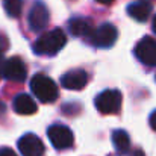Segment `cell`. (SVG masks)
I'll return each mask as SVG.
<instances>
[{
  "mask_svg": "<svg viewBox=\"0 0 156 156\" xmlns=\"http://www.w3.org/2000/svg\"><path fill=\"white\" fill-rule=\"evenodd\" d=\"M65 44H67L65 34L61 29H53L50 32H46L37 40L34 50L37 55H41V56H55L64 49Z\"/></svg>",
  "mask_w": 156,
  "mask_h": 156,
  "instance_id": "cell-1",
  "label": "cell"
},
{
  "mask_svg": "<svg viewBox=\"0 0 156 156\" xmlns=\"http://www.w3.org/2000/svg\"><path fill=\"white\" fill-rule=\"evenodd\" d=\"M30 90L34 93V96L41 102V103H53L58 96V85L53 82L52 79L46 74H35L30 80Z\"/></svg>",
  "mask_w": 156,
  "mask_h": 156,
  "instance_id": "cell-2",
  "label": "cell"
},
{
  "mask_svg": "<svg viewBox=\"0 0 156 156\" xmlns=\"http://www.w3.org/2000/svg\"><path fill=\"white\" fill-rule=\"evenodd\" d=\"M94 103L100 114H117L121 106V93L117 90H106L96 97Z\"/></svg>",
  "mask_w": 156,
  "mask_h": 156,
  "instance_id": "cell-3",
  "label": "cell"
},
{
  "mask_svg": "<svg viewBox=\"0 0 156 156\" xmlns=\"http://www.w3.org/2000/svg\"><path fill=\"white\" fill-rule=\"evenodd\" d=\"M47 136L56 150H65L73 146V132L64 124H52L47 129Z\"/></svg>",
  "mask_w": 156,
  "mask_h": 156,
  "instance_id": "cell-4",
  "label": "cell"
},
{
  "mask_svg": "<svg viewBox=\"0 0 156 156\" xmlns=\"http://www.w3.org/2000/svg\"><path fill=\"white\" fill-rule=\"evenodd\" d=\"M27 21H29L30 30L34 32H41L43 29H46V26L49 24V9L46 8V5L41 2L34 3V6L30 8Z\"/></svg>",
  "mask_w": 156,
  "mask_h": 156,
  "instance_id": "cell-5",
  "label": "cell"
},
{
  "mask_svg": "<svg viewBox=\"0 0 156 156\" xmlns=\"http://www.w3.org/2000/svg\"><path fill=\"white\" fill-rule=\"evenodd\" d=\"M3 77L12 82H23L27 76V68L26 64L20 58H9L3 64Z\"/></svg>",
  "mask_w": 156,
  "mask_h": 156,
  "instance_id": "cell-6",
  "label": "cell"
},
{
  "mask_svg": "<svg viewBox=\"0 0 156 156\" xmlns=\"http://www.w3.org/2000/svg\"><path fill=\"white\" fill-rule=\"evenodd\" d=\"M91 43L97 47H111L117 41V29L112 24H102L91 34Z\"/></svg>",
  "mask_w": 156,
  "mask_h": 156,
  "instance_id": "cell-7",
  "label": "cell"
},
{
  "mask_svg": "<svg viewBox=\"0 0 156 156\" xmlns=\"http://www.w3.org/2000/svg\"><path fill=\"white\" fill-rule=\"evenodd\" d=\"M18 150L23 156H43L44 144L37 135L26 133L18 140Z\"/></svg>",
  "mask_w": 156,
  "mask_h": 156,
  "instance_id": "cell-8",
  "label": "cell"
},
{
  "mask_svg": "<svg viewBox=\"0 0 156 156\" xmlns=\"http://www.w3.org/2000/svg\"><path fill=\"white\" fill-rule=\"evenodd\" d=\"M88 83V74L85 70L82 68H74L67 71L62 77H61V85L67 90H73V91H79L83 87H87Z\"/></svg>",
  "mask_w": 156,
  "mask_h": 156,
  "instance_id": "cell-9",
  "label": "cell"
},
{
  "mask_svg": "<svg viewBox=\"0 0 156 156\" xmlns=\"http://www.w3.org/2000/svg\"><path fill=\"white\" fill-rule=\"evenodd\" d=\"M136 58L146 65H156V41L153 38H143L135 47Z\"/></svg>",
  "mask_w": 156,
  "mask_h": 156,
  "instance_id": "cell-10",
  "label": "cell"
},
{
  "mask_svg": "<svg viewBox=\"0 0 156 156\" xmlns=\"http://www.w3.org/2000/svg\"><path fill=\"white\" fill-rule=\"evenodd\" d=\"M37 103L27 94H20L14 99V111L20 115H32L37 112Z\"/></svg>",
  "mask_w": 156,
  "mask_h": 156,
  "instance_id": "cell-11",
  "label": "cell"
},
{
  "mask_svg": "<svg viewBox=\"0 0 156 156\" xmlns=\"http://www.w3.org/2000/svg\"><path fill=\"white\" fill-rule=\"evenodd\" d=\"M127 14L136 21H146L152 14V6L147 2H135L127 6Z\"/></svg>",
  "mask_w": 156,
  "mask_h": 156,
  "instance_id": "cell-12",
  "label": "cell"
},
{
  "mask_svg": "<svg viewBox=\"0 0 156 156\" xmlns=\"http://www.w3.org/2000/svg\"><path fill=\"white\" fill-rule=\"evenodd\" d=\"M68 27H70V32L76 37H91L94 30L91 21L87 18H73L70 20Z\"/></svg>",
  "mask_w": 156,
  "mask_h": 156,
  "instance_id": "cell-13",
  "label": "cell"
},
{
  "mask_svg": "<svg viewBox=\"0 0 156 156\" xmlns=\"http://www.w3.org/2000/svg\"><path fill=\"white\" fill-rule=\"evenodd\" d=\"M112 144L115 147V150L120 153V155H124L129 147H130V140H129V135L126 130H114L112 132Z\"/></svg>",
  "mask_w": 156,
  "mask_h": 156,
  "instance_id": "cell-14",
  "label": "cell"
},
{
  "mask_svg": "<svg viewBox=\"0 0 156 156\" xmlns=\"http://www.w3.org/2000/svg\"><path fill=\"white\" fill-rule=\"evenodd\" d=\"M3 8L11 18H18L23 11V0H3Z\"/></svg>",
  "mask_w": 156,
  "mask_h": 156,
  "instance_id": "cell-15",
  "label": "cell"
},
{
  "mask_svg": "<svg viewBox=\"0 0 156 156\" xmlns=\"http://www.w3.org/2000/svg\"><path fill=\"white\" fill-rule=\"evenodd\" d=\"M0 156H17V155H15V152H14V150H11V149H6V147H5V149H2V150H0Z\"/></svg>",
  "mask_w": 156,
  "mask_h": 156,
  "instance_id": "cell-16",
  "label": "cell"
},
{
  "mask_svg": "<svg viewBox=\"0 0 156 156\" xmlns=\"http://www.w3.org/2000/svg\"><path fill=\"white\" fill-rule=\"evenodd\" d=\"M149 123H150V127L156 130V111L155 112H152V115H150V118H149Z\"/></svg>",
  "mask_w": 156,
  "mask_h": 156,
  "instance_id": "cell-17",
  "label": "cell"
},
{
  "mask_svg": "<svg viewBox=\"0 0 156 156\" xmlns=\"http://www.w3.org/2000/svg\"><path fill=\"white\" fill-rule=\"evenodd\" d=\"M3 43H5V40L0 38V61L3 59V53H5V44Z\"/></svg>",
  "mask_w": 156,
  "mask_h": 156,
  "instance_id": "cell-18",
  "label": "cell"
},
{
  "mask_svg": "<svg viewBox=\"0 0 156 156\" xmlns=\"http://www.w3.org/2000/svg\"><path fill=\"white\" fill-rule=\"evenodd\" d=\"M96 2H97V3H100V5H108V6L114 3V0H96Z\"/></svg>",
  "mask_w": 156,
  "mask_h": 156,
  "instance_id": "cell-19",
  "label": "cell"
},
{
  "mask_svg": "<svg viewBox=\"0 0 156 156\" xmlns=\"http://www.w3.org/2000/svg\"><path fill=\"white\" fill-rule=\"evenodd\" d=\"M5 111H6V106H5V105L0 102V117H2V115L5 114Z\"/></svg>",
  "mask_w": 156,
  "mask_h": 156,
  "instance_id": "cell-20",
  "label": "cell"
},
{
  "mask_svg": "<svg viewBox=\"0 0 156 156\" xmlns=\"http://www.w3.org/2000/svg\"><path fill=\"white\" fill-rule=\"evenodd\" d=\"M132 156H146V155H144V152H143V150H135Z\"/></svg>",
  "mask_w": 156,
  "mask_h": 156,
  "instance_id": "cell-21",
  "label": "cell"
},
{
  "mask_svg": "<svg viewBox=\"0 0 156 156\" xmlns=\"http://www.w3.org/2000/svg\"><path fill=\"white\" fill-rule=\"evenodd\" d=\"M152 29H153V32L156 34V15H155V18H153V23H152Z\"/></svg>",
  "mask_w": 156,
  "mask_h": 156,
  "instance_id": "cell-22",
  "label": "cell"
}]
</instances>
